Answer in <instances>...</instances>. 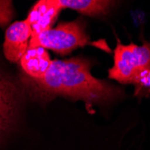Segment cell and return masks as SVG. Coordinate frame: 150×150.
Here are the masks:
<instances>
[{
	"label": "cell",
	"instance_id": "cell-1",
	"mask_svg": "<svg viewBox=\"0 0 150 150\" xmlns=\"http://www.w3.org/2000/svg\"><path fill=\"white\" fill-rule=\"evenodd\" d=\"M91 67L88 59L80 57L54 59L43 77L36 79L21 73L18 82L23 93L44 103L56 96L82 100L87 104L110 103L123 97V90L95 78Z\"/></svg>",
	"mask_w": 150,
	"mask_h": 150
},
{
	"label": "cell",
	"instance_id": "cell-2",
	"mask_svg": "<svg viewBox=\"0 0 150 150\" xmlns=\"http://www.w3.org/2000/svg\"><path fill=\"white\" fill-rule=\"evenodd\" d=\"M122 44L117 40L113 66L108 71L109 78L120 84L135 86V96L150 93V43Z\"/></svg>",
	"mask_w": 150,
	"mask_h": 150
},
{
	"label": "cell",
	"instance_id": "cell-3",
	"mask_svg": "<svg viewBox=\"0 0 150 150\" xmlns=\"http://www.w3.org/2000/svg\"><path fill=\"white\" fill-rule=\"evenodd\" d=\"M87 44H89V37L86 32L85 23L77 19L73 22L61 23L55 28L32 35L28 48L40 47L64 56Z\"/></svg>",
	"mask_w": 150,
	"mask_h": 150
},
{
	"label": "cell",
	"instance_id": "cell-4",
	"mask_svg": "<svg viewBox=\"0 0 150 150\" xmlns=\"http://www.w3.org/2000/svg\"><path fill=\"white\" fill-rule=\"evenodd\" d=\"M23 94L19 82L0 67V143L16 125Z\"/></svg>",
	"mask_w": 150,
	"mask_h": 150
},
{
	"label": "cell",
	"instance_id": "cell-5",
	"mask_svg": "<svg viewBox=\"0 0 150 150\" xmlns=\"http://www.w3.org/2000/svg\"><path fill=\"white\" fill-rule=\"evenodd\" d=\"M32 33V25L27 18L16 21L8 26L3 45L4 55L8 61L12 63L20 61L28 50Z\"/></svg>",
	"mask_w": 150,
	"mask_h": 150
},
{
	"label": "cell",
	"instance_id": "cell-6",
	"mask_svg": "<svg viewBox=\"0 0 150 150\" xmlns=\"http://www.w3.org/2000/svg\"><path fill=\"white\" fill-rule=\"evenodd\" d=\"M63 10L58 0H40L31 9L28 17L32 25V35H36L52 28L59 13Z\"/></svg>",
	"mask_w": 150,
	"mask_h": 150
},
{
	"label": "cell",
	"instance_id": "cell-7",
	"mask_svg": "<svg viewBox=\"0 0 150 150\" xmlns=\"http://www.w3.org/2000/svg\"><path fill=\"white\" fill-rule=\"evenodd\" d=\"M51 59L48 51L40 47L29 49L20 59L23 73L32 78L43 77L50 69Z\"/></svg>",
	"mask_w": 150,
	"mask_h": 150
},
{
	"label": "cell",
	"instance_id": "cell-8",
	"mask_svg": "<svg viewBox=\"0 0 150 150\" xmlns=\"http://www.w3.org/2000/svg\"><path fill=\"white\" fill-rule=\"evenodd\" d=\"M62 9L70 8L87 16L103 17L115 6V1L107 0H58Z\"/></svg>",
	"mask_w": 150,
	"mask_h": 150
},
{
	"label": "cell",
	"instance_id": "cell-9",
	"mask_svg": "<svg viewBox=\"0 0 150 150\" xmlns=\"http://www.w3.org/2000/svg\"><path fill=\"white\" fill-rule=\"evenodd\" d=\"M15 16L13 2L7 0H0V27L5 28L9 24Z\"/></svg>",
	"mask_w": 150,
	"mask_h": 150
}]
</instances>
